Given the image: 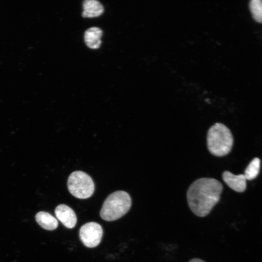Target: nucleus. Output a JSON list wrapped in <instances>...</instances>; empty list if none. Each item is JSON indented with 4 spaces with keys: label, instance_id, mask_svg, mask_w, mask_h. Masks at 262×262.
Instances as JSON below:
<instances>
[{
    "label": "nucleus",
    "instance_id": "4",
    "mask_svg": "<svg viewBox=\"0 0 262 262\" xmlns=\"http://www.w3.org/2000/svg\"><path fill=\"white\" fill-rule=\"evenodd\" d=\"M67 188L75 197L85 199L90 197L95 190V185L92 178L82 171L73 172L67 180Z\"/></svg>",
    "mask_w": 262,
    "mask_h": 262
},
{
    "label": "nucleus",
    "instance_id": "2",
    "mask_svg": "<svg viewBox=\"0 0 262 262\" xmlns=\"http://www.w3.org/2000/svg\"><path fill=\"white\" fill-rule=\"evenodd\" d=\"M210 152L216 156L228 154L231 150L233 139L230 130L224 124L216 123L209 129L207 136Z\"/></svg>",
    "mask_w": 262,
    "mask_h": 262
},
{
    "label": "nucleus",
    "instance_id": "8",
    "mask_svg": "<svg viewBox=\"0 0 262 262\" xmlns=\"http://www.w3.org/2000/svg\"><path fill=\"white\" fill-rule=\"evenodd\" d=\"M102 31L97 27L88 29L84 35V41L88 47L92 49H98L101 44Z\"/></svg>",
    "mask_w": 262,
    "mask_h": 262
},
{
    "label": "nucleus",
    "instance_id": "5",
    "mask_svg": "<svg viewBox=\"0 0 262 262\" xmlns=\"http://www.w3.org/2000/svg\"><path fill=\"white\" fill-rule=\"evenodd\" d=\"M103 234L101 226L95 222L84 224L80 228L79 236L83 244L88 247L97 246L100 242Z\"/></svg>",
    "mask_w": 262,
    "mask_h": 262
},
{
    "label": "nucleus",
    "instance_id": "9",
    "mask_svg": "<svg viewBox=\"0 0 262 262\" xmlns=\"http://www.w3.org/2000/svg\"><path fill=\"white\" fill-rule=\"evenodd\" d=\"M84 17H94L100 16L104 12L102 4L97 0H85L82 3Z\"/></svg>",
    "mask_w": 262,
    "mask_h": 262
},
{
    "label": "nucleus",
    "instance_id": "1",
    "mask_svg": "<svg viewBox=\"0 0 262 262\" xmlns=\"http://www.w3.org/2000/svg\"><path fill=\"white\" fill-rule=\"evenodd\" d=\"M222 190V183L214 179L202 178L196 180L187 192L190 209L198 216H206L219 201Z\"/></svg>",
    "mask_w": 262,
    "mask_h": 262
},
{
    "label": "nucleus",
    "instance_id": "10",
    "mask_svg": "<svg viewBox=\"0 0 262 262\" xmlns=\"http://www.w3.org/2000/svg\"><path fill=\"white\" fill-rule=\"evenodd\" d=\"M35 219L39 225L45 229L52 230L58 227L57 220L48 213L40 212L36 214Z\"/></svg>",
    "mask_w": 262,
    "mask_h": 262
},
{
    "label": "nucleus",
    "instance_id": "13",
    "mask_svg": "<svg viewBox=\"0 0 262 262\" xmlns=\"http://www.w3.org/2000/svg\"><path fill=\"white\" fill-rule=\"evenodd\" d=\"M189 262H205L200 259L195 258V259H192Z\"/></svg>",
    "mask_w": 262,
    "mask_h": 262
},
{
    "label": "nucleus",
    "instance_id": "12",
    "mask_svg": "<svg viewBox=\"0 0 262 262\" xmlns=\"http://www.w3.org/2000/svg\"><path fill=\"white\" fill-rule=\"evenodd\" d=\"M249 6L253 19L259 23H262V0H252Z\"/></svg>",
    "mask_w": 262,
    "mask_h": 262
},
{
    "label": "nucleus",
    "instance_id": "7",
    "mask_svg": "<svg viewBox=\"0 0 262 262\" xmlns=\"http://www.w3.org/2000/svg\"><path fill=\"white\" fill-rule=\"evenodd\" d=\"M224 182L232 189L237 192H243L246 187V179L244 174L234 175L226 171L222 174Z\"/></svg>",
    "mask_w": 262,
    "mask_h": 262
},
{
    "label": "nucleus",
    "instance_id": "3",
    "mask_svg": "<svg viewBox=\"0 0 262 262\" xmlns=\"http://www.w3.org/2000/svg\"><path fill=\"white\" fill-rule=\"evenodd\" d=\"M131 205L129 194L124 191H117L106 198L100 211V216L104 220L114 221L125 215Z\"/></svg>",
    "mask_w": 262,
    "mask_h": 262
},
{
    "label": "nucleus",
    "instance_id": "6",
    "mask_svg": "<svg viewBox=\"0 0 262 262\" xmlns=\"http://www.w3.org/2000/svg\"><path fill=\"white\" fill-rule=\"evenodd\" d=\"M56 217L67 228H74L77 223V216L74 211L65 204L57 206L55 210Z\"/></svg>",
    "mask_w": 262,
    "mask_h": 262
},
{
    "label": "nucleus",
    "instance_id": "11",
    "mask_svg": "<svg viewBox=\"0 0 262 262\" xmlns=\"http://www.w3.org/2000/svg\"><path fill=\"white\" fill-rule=\"evenodd\" d=\"M260 162L258 158H255L250 162L244 174L246 180H252L256 178L259 173Z\"/></svg>",
    "mask_w": 262,
    "mask_h": 262
}]
</instances>
